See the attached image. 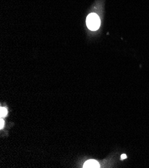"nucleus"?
<instances>
[{
    "mask_svg": "<svg viewBox=\"0 0 149 168\" xmlns=\"http://www.w3.org/2000/svg\"><path fill=\"white\" fill-rule=\"evenodd\" d=\"M86 25L89 30L96 31L100 26V20L96 13H92L88 15L86 18Z\"/></svg>",
    "mask_w": 149,
    "mask_h": 168,
    "instance_id": "1",
    "label": "nucleus"
},
{
    "mask_svg": "<svg viewBox=\"0 0 149 168\" xmlns=\"http://www.w3.org/2000/svg\"><path fill=\"white\" fill-rule=\"evenodd\" d=\"M84 168H98L100 167V164L98 162H96V160H88L87 162L84 164Z\"/></svg>",
    "mask_w": 149,
    "mask_h": 168,
    "instance_id": "2",
    "label": "nucleus"
},
{
    "mask_svg": "<svg viewBox=\"0 0 149 168\" xmlns=\"http://www.w3.org/2000/svg\"><path fill=\"white\" fill-rule=\"evenodd\" d=\"M8 114V110L7 109L5 108V107H1L0 109V116H1V118L5 117Z\"/></svg>",
    "mask_w": 149,
    "mask_h": 168,
    "instance_id": "3",
    "label": "nucleus"
},
{
    "mask_svg": "<svg viewBox=\"0 0 149 168\" xmlns=\"http://www.w3.org/2000/svg\"><path fill=\"white\" fill-rule=\"evenodd\" d=\"M0 123H1V126H0V129H2L4 127V121L2 118H1V119H0Z\"/></svg>",
    "mask_w": 149,
    "mask_h": 168,
    "instance_id": "4",
    "label": "nucleus"
},
{
    "mask_svg": "<svg viewBox=\"0 0 149 168\" xmlns=\"http://www.w3.org/2000/svg\"><path fill=\"white\" fill-rule=\"evenodd\" d=\"M126 158H127V156H126L125 154H122L121 155V160H124V159H126Z\"/></svg>",
    "mask_w": 149,
    "mask_h": 168,
    "instance_id": "5",
    "label": "nucleus"
}]
</instances>
